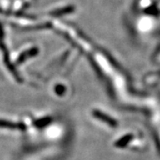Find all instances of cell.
Listing matches in <instances>:
<instances>
[{
  "label": "cell",
  "mask_w": 160,
  "mask_h": 160,
  "mask_svg": "<svg viewBox=\"0 0 160 160\" xmlns=\"http://www.w3.org/2000/svg\"><path fill=\"white\" fill-rule=\"evenodd\" d=\"M0 127L2 128H9V129H20L25 130L26 126L22 123H13L11 121L0 119Z\"/></svg>",
  "instance_id": "obj_1"
},
{
  "label": "cell",
  "mask_w": 160,
  "mask_h": 160,
  "mask_svg": "<svg viewBox=\"0 0 160 160\" xmlns=\"http://www.w3.org/2000/svg\"><path fill=\"white\" fill-rule=\"evenodd\" d=\"M52 122L51 118H42V119H38L37 121H35L34 124L35 126H38V127H43V126H47L49 123Z\"/></svg>",
  "instance_id": "obj_2"
}]
</instances>
